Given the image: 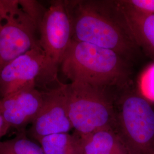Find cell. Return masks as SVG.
Returning a JSON list of instances; mask_svg holds the SVG:
<instances>
[{"label": "cell", "mask_w": 154, "mask_h": 154, "mask_svg": "<svg viewBox=\"0 0 154 154\" xmlns=\"http://www.w3.org/2000/svg\"><path fill=\"white\" fill-rule=\"evenodd\" d=\"M44 91L35 87L22 88L0 99V113L11 128L18 132L32 125L44 103Z\"/></svg>", "instance_id": "9"}, {"label": "cell", "mask_w": 154, "mask_h": 154, "mask_svg": "<svg viewBox=\"0 0 154 154\" xmlns=\"http://www.w3.org/2000/svg\"><path fill=\"white\" fill-rule=\"evenodd\" d=\"M39 32L41 49L58 69L72 41V23L64 1L51 3L41 18Z\"/></svg>", "instance_id": "7"}, {"label": "cell", "mask_w": 154, "mask_h": 154, "mask_svg": "<svg viewBox=\"0 0 154 154\" xmlns=\"http://www.w3.org/2000/svg\"><path fill=\"white\" fill-rule=\"evenodd\" d=\"M70 16L72 39L112 50L124 57L133 53L136 43L123 23L91 3L64 1Z\"/></svg>", "instance_id": "2"}, {"label": "cell", "mask_w": 154, "mask_h": 154, "mask_svg": "<svg viewBox=\"0 0 154 154\" xmlns=\"http://www.w3.org/2000/svg\"><path fill=\"white\" fill-rule=\"evenodd\" d=\"M123 2L139 11L154 14V0H129Z\"/></svg>", "instance_id": "15"}, {"label": "cell", "mask_w": 154, "mask_h": 154, "mask_svg": "<svg viewBox=\"0 0 154 154\" xmlns=\"http://www.w3.org/2000/svg\"><path fill=\"white\" fill-rule=\"evenodd\" d=\"M38 142L45 154H82L75 134H52L41 138Z\"/></svg>", "instance_id": "12"}, {"label": "cell", "mask_w": 154, "mask_h": 154, "mask_svg": "<svg viewBox=\"0 0 154 154\" xmlns=\"http://www.w3.org/2000/svg\"><path fill=\"white\" fill-rule=\"evenodd\" d=\"M114 109L112 128L128 154H154V110L148 101L128 94Z\"/></svg>", "instance_id": "4"}, {"label": "cell", "mask_w": 154, "mask_h": 154, "mask_svg": "<svg viewBox=\"0 0 154 154\" xmlns=\"http://www.w3.org/2000/svg\"><path fill=\"white\" fill-rule=\"evenodd\" d=\"M10 128L11 127L0 113V139L5 135Z\"/></svg>", "instance_id": "16"}, {"label": "cell", "mask_w": 154, "mask_h": 154, "mask_svg": "<svg viewBox=\"0 0 154 154\" xmlns=\"http://www.w3.org/2000/svg\"><path fill=\"white\" fill-rule=\"evenodd\" d=\"M61 65L71 83L102 89L122 82L128 71L123 57L116 52L72 39Z\"/></svg>", "instance_id": "1"}, {"label": "cell", "mask_w": 154, "mask_h": 154, "mask_svg": "<svg viewBox=\"0 0 154 154\" xmlns=\"http://www.w3.org/2000/svg\"><path fill=\"white\" fill-rule=\"evenodd\" d=\"M69 116L79 135L111 127L115 122L114 104L105 90L79 83L66 85Z\"/></svg>", "instance_id": "5"}, {"label": "cell", "mask_w": 154, "mask_h": 154, "mask_svg": "<svg viewBox=\"0 0 154 154\" xmlns=\"http://www.w3.org/2000/svg\"><path fill=\"white\" fill-rule=\"evenodd\" d=\"M43 14L37 1L0 0V69L40 46L37 32Z\"/></svg>", "instance_id": "3"}, {"label": "cell", "mask_w": 154, "mask_h": 154, "mask_svg": "<svg viewBox=\"0 0 154 154\" xmlns=\"http://www.w3.org/2000/svg\"><path fill=\"white\" fill-rule=\"evenodd\" d=\"M120 4L118 11L132 39L154 57V14L135 9L123 1Z\"/></svg>", "instance_id": "10"}, {"label": "cell", "mask_w": 154, "mask_h": 154, "mask_svg": "<svg viewBox=\"0 0 154 154\" xmlns=\"http://www.w3.org/2000/svg\"><path fill=\"white\" fill-rule=\"evenodd\" d=\"M139 88L143 98L154 102V63L142 72L139 81Z\"/></svg>", "instance_id": "14"}, {"label": "cell", "mask_w": 154, "mask_h": 154, "mask_svg": "<svg viewBox=\"0 0 154 154\" xmlns=\"http://www.w3.org/2000/svg\"><path fill=\"white\" fill-rule=\"evenodd\" d=\"M0 154H45L37 144L27 137L26 131L18 132L14 138L0 141Z\"/></svg>", "instance_id": "13"}, {"label": "cell", "mask_w": 154, "mask_h": 154, "mask_svg": "<svg viewBox=\"0 0 154 154\" xmlns=\"http://www.w3.org/2000/svg\"><path fill=\"white\" fill-rule=\"evenodd\" d=\"M43 91V105L29 131L38 142L48 135L67 133L73 128L68 112L66 85L60 83Z\"/></svg>", "instance_id": "8"}, {"label": "cell", "mask_w": 154, "mask_h": 154, "mask_svg": "<svg viewBox=\"0 0 154 154\" xmlns=\"http://www.w3.org/2000/svg\"><path fill=\"white\" fill-rule=\"evenodd\" d=\"M78 137L82 154H128L111 127Z\"/></svg>", "instance_id": "11"}, {"label": "cell", "mask_w": 154, "mask_h": 154, "mask_svg": "<svg viewBox=\"0 0 154 154\" xmlns=\"http://www.w3.org/2000/svg\"><path fill=\"white\" fill-rule=\"evenodd\" d=\"M57 70L40 46L30 50L0 69V97L28 87H45L56 80Z\"/></svg>", "instance_id": "6"}]
</instances>
